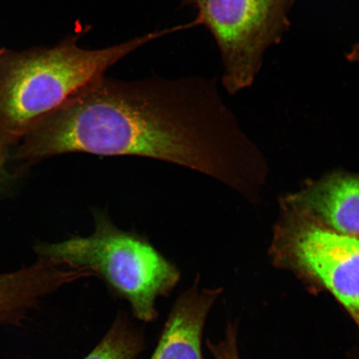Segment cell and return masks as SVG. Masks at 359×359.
Wrapping results in <instances>:
<instances>
[{"label":"cell","instance_id":"obj_1","mask_svg":"<svg viewBox=\"0 0 359 359\" xmlns=\"http://www.w3.org/2000/svg\"><path fill=\"white\" fill-rule=\"evenodd\" d=\"M234 119L212 79L92 81L43 116L18 154L136 156L239 182Z\"/></svg>","mask_w":359,"mask_h":359},{"label":"cell","instance_id":"obj_2","mask_svg":"<svg viewBox=\"0 0 359 359\" xmlns=\"http://www.w3.org/2000/svg\"><path fill=\"white\" fill-rule=\"evenodd\" d=\"M177 27L148 33L114 46L87 49L72 36L57 46L24 55H0V151L16 142L43 116L111 66Z\"/></svg>","mask_w":359,"mask_h":359},{"label":"cell","instance_id":"obj_3","mask_svg":"<svg viewBox=\"0 0 359 359\" xmlns=\"http://www.w3.org/2000/svg\"><path fill=\"white\" fill-rule=\"evenodd\" d=\"M91 235L40 247L45 258L100 277L127 299L138 320L157 316L156 302L177 285L181 273L149 241L121 230L104 210H93Z\"/></svg>","mask_w":359,"mask_h":359},{"label":"cell","instance_id":"obj_4","mask_svg":"<svg viewBox=\"0 0 359 359\" xmlns=\"http://www.w3.org/2000/svg\"><path fill=\"white\" fill-rule=\"evenodd\" d=\"M295 0H182L198 11L196 20L213 36L221 53L222 83L235 94L250 86L268 49L290 28Z\"/></svg>","mask_w":359,"mask_h":359},{"label":"cell","instance_id":"obj_5","mask_svg":"<svg viewBox=\"0 0 359 359\" xmlns=\"http://www.w3.org/2000/svg\"><path fill=\"white\" fill-rule=\"evenodd\" d=\"M285 233L299 266L359 318V237L330 230L307 217L292 222Z\"/></svg>","mask_w":359,"mask_h":359},{"label":"cell","instance_id":"obj_6","mask_svg":"<svg viewBox=\"0 0 359 359\" xmlns=\"http://www.w3.org/2000/svg\"><path fill=\"white\" fill-rule=\"evenodd\" d=\"M198 284L196 279L173 305L151 359H203L202 334L219 291L200 290Z\"/></svg>","mask_w":359,"mask_h":359},{"label":"cell","instance_id":"obj_7","mask_svg":"<svg viewBox=\"0 0 359 359\" xmlns=\"http://www.w3.org/2000/svg\"><path fill=\"white\" fill-rule=\"evenodd\" d=\"M294 202L321 226L359 237V176L334 175L300 193Z\"/></svg>","mask_w":359,"mask_h":359},{"label":"cell","instance_id":"obj_8","mask_svg":"<svg viewBox=\"0 0 359 359\" xmlns=\"http://www.w3.org/2000/svg\"><path fill=\"white\" fill-rule=\"evenodd\" d=\"M84 277H90L84 269L71 268L47 258L24 271L1 275L0 318L28 306L40 295Z\"/></svg>","mask_w":359,"mask_h":359},{"label":"cell","instance_id":"obj_9","mask_svg":"<svg viewBox=\"0 0 359 359\" xmlns=\"http://www.w3.org/2000/svg\"><path fill=\"white\" fill-rule=\"evenodd\" d=\"M143 346L141 334L121 313L101 342L84 359H137Z\"/></svg>","mask_w":359,"mask_h":359},{"label":"cell","instance_id":"obj_10","mask_svg":"<svg viewBox=\"0 0 359 359\" xmlns=\"http://www.w3.org/2000/svg\"><path fill=\"white\" fill-rule=\"evenodd\" d=\"M208 346L215 359H239L238 356L235 332L229 327L226 339L222 342L214 344L208 341Z\"/></svg>","mask_w":359,"mask_h":359},{"label":"cell","instance_id":"obj_11","mask_svg":"<svg viewBox=\"0 0 359 359\" xmlns=\"http://www.w3.org/2000/svg\"><path fill=\"white\" fill-rule=\"evenodd\" d=\"M347 61L352 64H359V42L353 45L346 55Z\"/></svg>","mask_w":359,"mask_h":359},{"label":"cell","instance_id":"obj_12","mask_svg":"<svg viewBox=\"0 0 359 359\" xmlns=\"http://www.w3.org/2000/svg\"><path fill=\"white\" fill-rule=\"evenodd\" d=\"M4 154H3V152L0 151V167H1V164H2V161L4 158Z\"/></svg>","mask_w":359,"mask_h":359}]
</instances>
